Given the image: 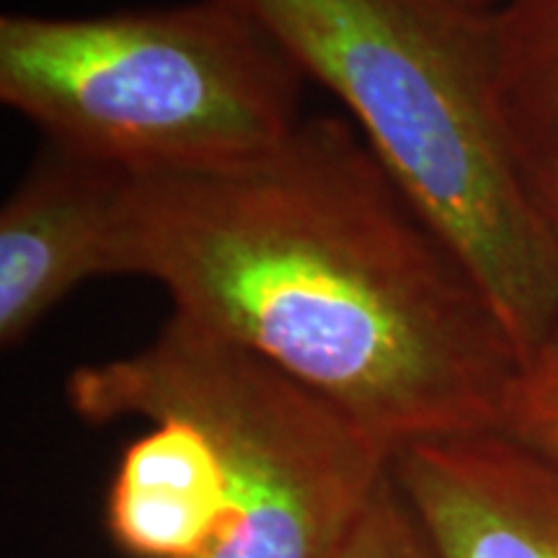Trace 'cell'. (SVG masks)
Returning a JSON list of instances; mask_svg holds the SVG:
<instances>
[{"label":"cell","mask_w":558,"mask_h":558,"mask_svg":"<svg viewBox=\"0 0 558 558\" xmlns=\"http://www.w3.org/2000/svg\"><path fill=\"white\" fill-rule=\"evenodd\" d=\"M117 275L246 349L390 450L501 427L520 354L448 241L347 117L267 156L128 179Z\"/></svg>","instance_id":"obj_1"},{"label":"cell","mask_w":558,"mask_h":558,"mask_svg":"<svg viewBox=\"0 0 558 558\" xmlns=\"http://www.w3.org/2000/svg\"><path fill=\"white\" fill-rule=\"evenodd\" d=\"M324 86L471 271L525 362L558 331V230L499 88L494 11L460 0H233Z\"/></svg>","instance_id":"obj_2"},{"label":"cell","mask_w":558,"mask_h":558,"mask_svg":"<svg viewBox=\"0 0 558 558\" xmlns=\"http://www.w3.org/2000/svg\"><path fill=\"white\" fill-rule=\"evenodd\" d=\"M295 62L233 0L0 16V101L124 177L233 169L305 120Z\"/></svg>","instance_id":"obj_3"},{"label":"cell","mask_w":558,"mask_h":558,"mask_svg":"<svg viewBox=\"0 0 558 558\" xmlns=\"http://www.w3.org/2000/svg\"><path fill=\"white\" fill-rule=\"evenodd\" d=\"M65 393L90 424L179 414L207 432L228 527L205 558H331L393 469L344 411L173 313L137 352L73 369Z\"/></svg>","instance_id":"obj_4"},{"label":"cell","mask_w":558,"mask_h":558,"mask_svg":"<svg viewBox=\"0 0 558 558\" xmlns=\"http://www.w3.org/2000/svg\"><path fill=\"white\" fill-rule=\"evenodd\" d=\"M393 481L437 558H558V469L507 432L401 448Z\"/></svg>","instance_id":"obj_5"},{"label":"cell","mask_w":558,"mask_h":558,"mask_svg":"<svg viewBox=\"0 0 558 558\" xmlns=\"http://www.w3.org/2000/svg\"><path fill=\"white\" fill-rule=\"evenodd\" d=\"M130 177L47 145L0 209V344L24 341L70 292L117 275Z\"/></svg>","instance_id":"obj_6"},{"label":"cell","mask_w":558,"mask_h":558,"mask_svg":"<svg viewBox=\"0 0 558 558\" xmlns=\"http://www.w3.org/2000/svg\"><path fill=\"white\" fill-rule=\"evenodd\" d=\"M143 424L111 481V538L135 558H205L228 527L218 450L186 416L156 414Z\"/></svg>","instance_id":"obj_7"},{"label":"cell","mask_w":558,"mask_h":558,"mask_svg":"<svg viewBox=\"0 0 558 558\" xmlns=\"http://www.w3.org/2000/svg\"><path fill=\"white\" fill-rule=\"evenodd\" d=\"M494 32L501 104L525 166L558 160V0H501Z\"/></svg>","instance_id":"obj_8"},{"label":"cell","mask_w":558,"mask_h":558,"mask_svg":"<svg viewBox=\"0 0 558 558\" xmlns=\"http://www.w3.org/2000/svg\"><path fill=\"white\" fill-rule=\"evenodd\" d=\"M499 429L558 469V331L520 365Z\"/></svg>","instance_id":"obj_9"},{"label":"cell","mask_w":558,"mask_h":558,"mask_svg":"<svg viewBox=\"0 0 558 558\" xmlns=\"http://www.w3.org/2000/svg\"><path fill=\"white\" fill-rule=\"evenodd\" d=\"M331 558H437L422 522L396 486L393 469Z\"/></svg>","instance_id":"obj_10"},{"label":"cell","mask_w":558,"mask_h":558,"mask_svg":"<svg viewBox=\"0 0 558 558\" xmlns=\"http://www.w3.org/2000/svg\"><path fill=\"white\" fill-rule=\"evenodd\" d=\"M527 177L541 209L546 213L550 226L558 230V160L527 163Z\"/></svg>","instance_id":"obj_11"},{"label":"cell","mask_w":558,"mask_h":558,"mask_svg":"<svg viewBox=\"0 0 558 558\" xmlns=\"http://www.w3.org/2000/svg\"><path fill=\"white\" fill-rule=\"evenodd\" d=\"M460 3L471 5V9H481V11H494L501 0H460Z\"/></svg>","instance_id":"obj_12"}]
</instances>
